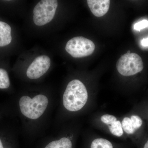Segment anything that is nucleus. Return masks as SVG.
<instances>
[{"mask_svg":"<svg viewBox=\"0 0 148 148\" xmlns=\"http://www.w3.org/2000/svg\"><path fill=\"white\" fill-rule=\"evenodd\" d=\"M88 93L84 84L78 79L69 83L63 95V103L66 110L77 112L81 110L87 103Z\"/></svg>","mask_w":148,"mask_h":148,"instance_id":"obj_1","label":"nucleus"},{"mask_svg":"<svg viewBox=\"0 0 148 148\" xmlns=\"http://www.w3.org/2000/svg\"><path fill=\"white\" fill-rule=\"evenodd\" d=\"M45 148H72V143L69 138L64 137L51 142Z\"/></svg>","mask_w":148,"mask_h":148,"instance_id":"obj_11","label":"nucleus"},{"mask_svg":"<svg viewBox=\"0 0 148 148\" xmlns=\"http://www.w3.org/2000/svg\"><path fill=\"white\" fill-rule=\"evenodd\" d=\"M49 100L45 95L40 94L32 98L22 96L19 101L21 113L29 119L36 120L44 114L48 105Z\"/></svg>","mask_w":148,"mask_h":148,"instance_id":"obj_2","label":"nucleus"},{"mask_svg":"<svg viewBox=\"0 0 148 148\" xmlns=\"http://www.w3.org/2000/svg\"><path fill=\"white\" fill-rule=\"evenodd\" d=\"M148 27V20L144 19L136 23L134 25V29L136 31H140L145 28Z\"/></svg>","mask_w":148,"mask_h":148,"instance_id":"obj_14","label":"nucleus"},{"mask_svg":"<svg viewBox=\"0 0 148 148\" xmlns=\"http://www.w3.org/2000/svg\"><path fill=\"white\" fill-rule=\"evenodd\" d=\"M116 69L120 74L124 76L135 75L143 71V59L140 55L130 53V51L121 56L116 63Z\"/></svg>","mask_w":148,"mask_h":148,"instance_id":"obj_3","label":"nucleus"},{"mask_svg":"<svg viewBox=\"0 0 148 148\" xmlns=\"http://www.w3.org/2000/svg\"><path fill=\"white\" fill-rule=\"evenodd\" d=\"M122 127L125 133L130 135H135L142 131L144 121L142 116L138 114H133L125 117L122 121Z\"/></svg>","mask_w":148,"mask_h":148,"instance_id":"obj_7","label":"nucleus"},{"mask_svg":"<svg viewBox=\"0 0 148 148\" xmlns=\"http://www.w3.org/2000/svg\"><path fill=\"white\" fill-rule=\"evenodd\" d=\"M88 5L91 12L97 17L104 16L108 12L110 1L109 0H88Z\"/></svg>","mask_w":148,"mask_h":148,"instance_id":"obj_9","label":"nucleus"},{"mask_svg":"<svg viewBox=\"0 0 148 148\" xmlns=\"http://www.w3.org/2000/svg\"><path fill=\"white\" fill-rule=\"evenodd\" d=\"M146 117H147V119L148 121V109L147 110V114H146Z\"/></svg>","mask_w":148,"mask_h":148,"instance_id":"obj_18","label":"nucleus"},{"mask_svg":"<svg viewBox=\"0 0 148 148\" xmlns=\"http://www.w3.org/2000/svg\"><path fill=\"white\" fill-rule=\"evenodd\" d=\"M10 85V82L7 72L4 69H0V88L5 89Z\"/></svg>","mask_w":148,"mask_h":148,"instance_id":"obj_13","label":"nucleus"},{"mask_svg":"<svg viewBox=\"0 0 148 148\" xmlns=\"http://www.w3.org/2000/svg\"><path fill=\"white\" fill-rule=\"evenodd\" d=\"M101 121L103 123L108 126L110 132L116 137H121L123 134L121 123L117 120L116 118L112 115L106 114L101 117Z\"/></svg>","mask_w":148,"mask_h":148,"instance_id":"obj_8","label":"nucleus"},{"mask_svg":"<svg viewBox=\"0 0 148 148\" xmlns=\"http://www.w3.org/2000/svg\"><path fill=\"white\" fill-rule=\"evenodd\" d=\"M90 148H113L112 143L107 139L99 138L93 140Z\"/></svg>","mask_w":148,"mask_h":148,"instance_id":"obj_12","label":"nucleus"},{"mask_svg":"<svg viewBox=\"0 0 148 148\" xmlns=\"http://www.w3.org/2000/svg\"><path fill=\"white\" fill-rule=\"evenodd\" d=\"M11 28L9 25L0 21V47L8 45L11 42Z\"/></svg>","mask_w":148,"mask_h":148,"instance_id":"obj_10","label":"nucleus"},{"mask_svg":"<svg viewBox=\"0 0 148 148\" xmlns=\"http://www.w3.org/2000/svg\"><path fill=\"white\" fill-rule=\"evenodd\" d=\"M51 60L47 56L44 55L35 58L29 66L27 75L30 79H37L47 71L50 66Z\"/></svg>","mask_w":148,"mask_h":148,"instance_id":"obj_6","label":"nucleus"},{"mask_svg":"<svg viewBox=\"0 0 148 148\" xmlns=\"http://www.w3.org/2000/svg\"><path fill=\"white\" fill-rule=\"evenodd\" d=\"M143 148H148V138L144 144Z\"/></svg>","mask_w":148,"mask_h":148,"instance_id":"obj_16","label":"nucleus"},{"mask_svg":"<svg viewBox=\"0 0 148 148\" xmlns=\"http://www.w3.org/2000/svg\"><path fill=\"white\" fill-rule=\"evenodd\" d=\"M142 45L144 47L148 46V38H144L141 42Z\"/></svg>","mask_w":148,"mask_h":148,"instance_id":"obj_15","label":"nucleus"},{"mask_svg":"<svg viewBox=\"0 0 148 148\" xmlns=\"http://www.w3.org/2000/svg\"><path fill=\"white\" fill-rule=\"evenodd\" d=\"M0 148H5L3 147V143L2 142L1 140L0 139Z\"/></svg>","mask_w":148,"mask_h":148,"instance_id":"obj_17","label":"nucleus"},{"mask_svg":"<svg viewBox=\"0 0 148 148\" xmlns=\"http://www.w3.org/2000/svg\"><path fill=\"white\" fill-rule=\"evenodd\" d=\"M58 7L56 0H42L35 6L33 21L37 26L45 25L53 19Z\"/></svg>","mask_w":148,"mask_h":148,"instance_id":"obj_4","label":"nucleus"},{"mask_svg":"<svg viewBox=\"0 0 148 148\" xmlns=\"http://www.w3.org/2000/svg\"><path fill=\"white\" fill-rule=\"evenodd\" d=\"M95 49L93 42L81 36L71 39L66 46V51L74 58H81L90 55Z\"/></svg>","mask_w":148,"mask_h":148,"instance_id":"obj_5","label":"nucleus"}]
</instances>
